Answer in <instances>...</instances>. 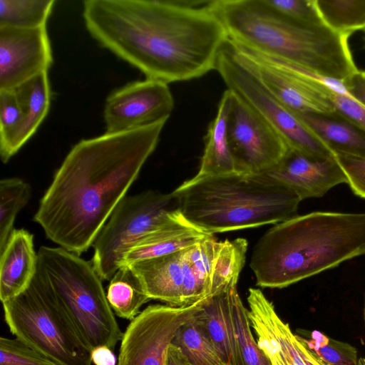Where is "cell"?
I'll return each mask as SVG.
<instances>
[{"label":"cell","instance_id":"6da1fadb","mask_svg":"<svg viewBox=\"0 0 365 365\" xmlns=\"http://www.w3.org/2000/svg\"><path fill=\"white\" fill-rule=\"evenodd\" d=\"M210 1L86 0L83 19L102 47L167 84L215 70L228 39Z\"/></svg>","mask_w":365,"mask_h":365},{"label":"cell","instance_id":"7a4b0ae2","mask_svg":"<svg viewBox=\"0 0 365 365\" xmlns=\"http://www.w3.org/2000/svg\"><path fill=\"white\" fill-rule=\"evenodd\" d=\"M165 121L77 143L56 172L34 220L47 238L80 255L93 245L155 150Z\"/></svg>","mask_w":365,"mask_h":365},{"label":"cell","instance_id":"3957f363","mask_svg":"<svg viewBox=\"0 0 365 365\" xmlns=\"http://www.w3.org/2000/svg\"><path fill=\"white\" fill-rule=\"evenodd\" d=\"M365 255V213L317 211L273 225L250 266L261 287L284 288Z\"/></svg>","mask_w":365,"mask_h":365},{"label":"cell","instance_id":"277c9868","mask_svg":"<svg viewBox=\"0 0 365 365\" xmlns=\"http://www.w3.org/2000/svg\"><path fill=\"white\" fill-rule=\"evenodd\" d=\"M209 7L228 39L251 51L287 61L319 76L344 81L358 71L348 39L325 25L289 19L264 0H214Z\"/></svg>","mask_w":365,"mask_h":365},{"label":"cell","instance_id":"5b68a950","mask_svg":"<svg viewBox=\"0 0 365 365\" xmlns=\"http://www.w3.org/2000/svg\"><path fill=\"white\" fill-rule=\"evenodd\" d=\"M184 217L208 235L275 225L297 215L302 200L261 175L196 177L172 192Z\"/></svg>","mask_w":365,"mask_h":365},{"label":"cell","instance_id":"8992f818","mask_svg":"<svg viewBox=\"0 0 365 365\" xmlns=\"http://www.w3.org/2000/svg\"><path fill=\"white\" fill-rule=\"evenodd\" d=\"M37 269L46 279L86 344L113 350L121 331L92 262L62 247L42 246Z\"/></svg>","mask_w":365,"mask_h":365},{"label":"cell","instance_id":"52a82bcc","mask_svg":"<svg viewBox=\"0 0 365 365\" xmlns=\"http://www.w3.org/2000/svg\"><path fill=\"white\" fill-rule=\"evenodd\" d=\"M2 304L16 338L62 365H91V350L37 269L29 286Z\"/></svg>","mask_w":365,"mask_h":365},{"label":"cell","instance_id":"ba28073f","mask_svg":"<svg viewBox=\"0 0 365 365\" xmlns=\"http://www.w3.org/2000/svg\"><path fill=\"white\" fill-rule=\"evenodd\" d=\"M171 193L146 190L125 196L96 237L92 264L102 280H110L123 254L136 240L170 220L178 211Z\"/></svg>","mask_w":365,"mask_h":365},{"label":"cell","instance_id":"9c48e42d","mask_svg":"<svg viewBox=\"0 0 365 365\" xmlns=\"http://www.w3.org/2000/svg\"><path fill=\"white\" fill-rule=\"evenodd\" d=\"M215 70L227 89L236 93L263 116L291 149L317 159L334 155L264 86L240 58L229 39L220 51Z\"/></svg>","mask_w":365,"mask_h":365},{"label":"cell","instance_id":"30bf717a","mask_svg":"<svg viewBox=\"0 0 365 365\" xmlns=\"http://www.w3.org/2000/svg\"><path fill=\"white\" fill-rule=\"evenodd\" d=\"M227 130L237 173L259 175L277 165L290 150L277 130L232 91Z\"/></svg>","mask_w":365,"mask_h":365},{"label":"cell","instance_id":"8fae6325","mask_svg":"<svg viewBox=\"0 0 365 365\" xmlns=\"http://www.w3.org/2000/svg\"><path fill=\"white\" fill-rule=\"evenodd\" d=\"M240 58L264 86L293 113L335 112L330 89L321 76L287 61L240 47L230 41Z\"/></svg>","mask_w":365,"mask_h":365},{"label":"cell","instance_id":"7c38bea8","mask_svg":"<svg viewBox=\"0 0 365 365\" xmlns=\"http://www.w3.org/2000/svg\"><path fill=\"white\" fill-rule=\"evenodd\" d=\"M204 299L187 306L146 307L123 333L117 365H165L176 331L195 316Z\"/></svg>","mask_w":365,"mask_h":365},{"label":"cell","instance_id":"4fadbf2b","mask_svg":"<svg viewBox=\"0 0 365 365\" xmlns=\"http://www.w3.org/2000/svg\"><path fill=\"white\" fill-rule=\"evenodd\" d=\"M168 85L146 78L129 83L110 93L103 110L105 133H122L166 122L174 107Z\"/></svg>","mask_w":365,"mask_h":365},{"label":"cell","instance_id":"5bb4252c","mask_svg":"<svg viewBox=\"0 0 365 365\" xmlns=\"http://www.w3.org/2000/svg\"><path fill=\"white\" fill-rule=\"evenodd\" d=\"M52 63L46 26H0V90H15L48 72Z\"/></svg>","mask_w":365,"mask_h":365},{"label":"cell","instance_id":"9a60e30c","mask_svg":"<svg viewBox=\"0 0 365 365\" xmlns=\"http://www.w3.org/2000/svg\"><path fill=\"white\" fill-rule=\"evenodd\" d=\"M259 175L290 189L302 200L321 197L332 187L346 183L335 155L317 159L291 148L277 165Z\"/></svg>","mask_w":365,"mask_h":365},{"label":"cell","instance_id":"2e32d148","mask_svg":"<svg viewBox=\"0 0 365 365\" xmlns=\"http://www.w3.org/2000/svg\"><path fill=\"white\" fill-rule=\"evenodd\" d=\"M207 235L188 222L179 209L170 220L130 245L123 254L120 267L182 250Z\"/></svg>","mask_w":365,"mask_h":365},{"label":"cell","instance_id":"e0dca14e","mask_svg":"<svg viewBox=\"0 0 365 365\" xmlns=\"http://www.w3.org/2000/svg\"><path fill=\"white\" fill-rule=\"evenodd\" d=\"M22 109V119L18 127L0 140V155L6 163L34 135L48 114L51 88L48 72L43 73L15 90Z\"/></svg>","mask_w":365,"mask_h":365},{"label":"cell","instance_id":"ac0fdd59","mask_svg":"<svg viewBox=\"0 0 365 365\" xmlns=\"http://www.w3.org/2000/svg\"><path fill=\"white\" fill-rule=\"evenodd\" d=\"M185 249L166 255L141 260L129 266L150 299L173 307L183 306L182 286Z\"/></svg>","mask_w":365,"mask_h":365},{"label":"cell","instance_id":"d6986e66","mask_svg":"<svg viewBox=\"0 0 365 365\" xmlns=\"http://www.w3.org/2000/svg\"><path fill=\"white\" fill-rule=\"evenodd\" d=\"M236 288L232 287L205 298L196 313L226 365H244L232 318V294Z\"/></svg>","mask_w":365,"mask_h":365},{"label":"cell","instance_id":"ffe728a7","mask_svg":"<svg viewBox=\"0 0 365 365\" xmlns=\"http://www.w3.org/2000/svg\"><path fill=\"white\" fill-rule=\"evenodd\" d=\"M0 299L4 302L23 292L37 269L34 236L24 229L14 230L0 253Z\"/></svg>","mask_w":365,"mask_h":365},{"label":"cell","instance_id":"44dd1931","mask_svg":"<svg viewBox=\"0 0 365 365\" xmlns=\"http://www.w3.org/2000/svg\"><path fill=\"white\" fill-rule=\"evenodd\" d=\"M293 113L334 155L365 158V130L338 112Z\"/></svg>","mask_w":365,"mask_h":365},{"label":"cell","instance_id":"7402d4cb","mask_svg":"<svg viewBox=\"0 0 365 365\" xmlns=\"http://www.w3.org/2000/svg\"><path fill=\"white\" fill-rule=\"evenodd\" d=\"M231 91L225 90L218 104L216 116L210 123L205 138V149L196 177L236 173L228 138V116Z\"/></svg>","mask_w":365,"mask_h":365},{"label":"cell","instance_id":"603a6c76","mask_svg":"<svg viewBox=\"0 0 365 365\" xmlns=\"http://www.w3.org/2000/svg\"><path fill=\"white\" fill-rule=\"evenodd\" d=\"M106 298L118 317L130 321L139 314L140 307L150 300L129 266L120 267L110 279Z\"/></svg>","mask_w":365,"mask_h":365},{"label":"cell","instance_id":"cb8c5ba5","mask_svg":"<svg viewBox=\"0 0 365 365\" xmlns=\"http://www.w3.org/2000/svg\"><path fill=\"white\" fill-rule=\"evenodd\" d=\"M247 241L244 238L218 241L211 276L210 295L237 287L245 264Z\"/></svg>","mask_w":365,"mask_h":365},{"label":"cell","instance_id":"d4e9b609","mask_svg":"<svg viewBox=\"0 0 365 365\" xmlns=\"http://www.w3.org/2000/svg\"><path fill=\"white\" fill-rule=\"evenodd\" d=\"M171 344L182 351L192 365H226L196 314L178 328Z\"/></svg>","mask_w":365,"mask_h":365},{"label":"cell","instance_id":"484cf974","mask_svg":"<svg viewBox=\"0 0 365 365\" xmlns=\"http://www.w3.org/2000/svg\"><path fill=\"white\" fill-rule=\"evenodd\" d=\"M323 24L333 31L350 36L365 30V0H314Z\"/></svg>","mask_w":365,"mask_h":365},{"label":"cell","instance_id":"4316f807","mask_svg":"<svg viewBox=\"0 0 365 365\" xmlns=\"http://www.w3.org/2000/svg\"><path fill=\"white\" fill-rule=\"evenodd\" d=\"M55 3L54 0H0V26H46Z\"/></svg>","mask_w":365,"mask_h":365},{"label":"cell","instance_id":"83f0119b","mask_svg":"<svg viewBox=\"0 0 365 365\" xmlns=\"http://www.w3.org/2000/svg\"><path fill=\"white\" fill-rule=\"evenodd\" d=\"M31 187L17 178L0 181V253L4 250L14 231L13 226L19 212L28 203Z\"/></svg>","mask_w":365,"mask_h":365},{"label":"cell","instance_id":"f1b7e54d","mask_svg":"<svg viewBox=\"0 0 365 365\" xmlns=\"http://www.w3.org/2000/svg\"><path fill=\"white\" fill-rule=\"evenodd\" d=\"M308 334L307 338L297 337L325 365H358L357 350L351 344L329 338L318 331Z\"/></svg>","mask_w":365,"mask_h":365},{"label":"cell","instance_id":"f546056e","mask_svg":"<svg viewBox=\"0 0 365 365\" xmlns=\"http://www.w3.org/2000/svg\"><path fill=\"white\" fill-rule=\"evenodd\" d=\"M232 309L235 333L244 365H272L252 335L248 310L243 304L237 288L232 294Z\"/></svg>","mask_w":365,"mask_h":365},{"label":"cell","instance_id":"4dcf8cb0","mask_svg":"<svg viewBox=\"0 0 365 365\" xmlns=\"http://www.w3.org/2000/svg\"><path fill=\"white\" fill-rule=\"evenodd\" d=\"M0 365H62L18 338H0Z\"/></svg>","mask_w":365,"mask_h":365},{"label":"cell","instance_id":"1f68e13d","mask_svg":"<svg viewBox=\"0 0 365 365\" xmlns=\"http://www.w3.org/2000/svg\"><path fill=\"white\" fill-rule=\"evenodd\" d=\"M264 1L274 11L293 21L312 26L324 24L315 8L314 0Z\"/></svg>","mask_w":365,"mask_h":365},{"label":"cell","instance_id":"d6a6232c","mask_svg":"<svg viewBox=\"0 0 365 365\" xmlns=\"http://www.w3.org/2000/svg\"><path fill=\"white\" fill-rule=\"evenodd\" d=\"M22 116V109L15 91L0 90V140L18 127Z\"/></svg>","mask_w":365,"mask_h":365},{"label":"cell","instance_id":"836d02e7","mask_svg":"<svg viewBox=\"0 0 365 365\" xmlns=\"http://www.w3.org/2000/svg\"><path fill=\"white\" fill-rule=\"evenodd\" d=\"M346 177V183L357 196L365 199V158L334 155Z\"/></svg>","mask_w":365,"mask_h":365},{"label":"cell","instance_id":"e575fe53","mask_svg":"<svg viewBox=\"0 0 365 365\" xmlns=\"http://www.w3.org/2000/svg\"><path fill=\"white\" fill-rule=\"evenodd\" d=\"M335 110L365 130V106L354 99L330 91Z\"/></svg>","mask_w":365,"mask_h":365},{"label":"cell","instance_id":"d590c367","mask_svg":"<svg viewBox=\"0 0 365 365\" xmlns=\"http://www.w3.org/2000/svg\"><path fill=\"white\" fill-rule=\"evenodd\" d=\"M349 98L365 106V71H358L344 80Z\"/></svg>","mask_w":365,"mask_h":365},{"label":"cell","instance_id":"8d00e7d4","mask_svg":"<svg viewBox=\"0 0 365 365\" xmlns=\"http://www.w3.org/2000/svg\"><path fill=\"white\" fill-rule=\"evenodd\" d=\"M91 360L95 365H117L116 357L111 349L100 346L91 350Z\"/></svg>","mask_w":365,"mask_h":365},{"label":"cell","instance_id":"74e56055","mask_svg":"<svg viewBox=\"0 0 365 365\" xmlns=\"http://www.w3.org/2000/svg\"><path fill=\"white\" fill-rule=\"evenodd\" d=\"M165 365L192 364L178 346L170 344L167 352Z\"/></svg>","mask_w":365,"mask_h":365},{"label":"cell","instance_id":"f35d334b","mask_svg":"<svg viewBox=\"0 0 365 365\" xmlns=\"http://www.w3.org/2000/svg\"><path fill=\"white\" fill-rule=\"evenodd\" d=\"M299 351L307 365H325L313 355L301 341L299 343ZM358 365H365V359L360 358Z\"/></svg>","mask_w":365,"mask_h":365},{"label":"cell","instance_id":"ab89813d","mask_svg":"<svg viewBox=\"0 0 365 365\" xmlns=\"http://www.w3.org/2000/svg\"><path fill=\"white\" fill-rule=\"evenodd\" d=\"M364 322H365V302H364Z\"/></svg>","mask_w":365,"mask_h":365},{"label":"cell","instance_id":"60d3db41","mask_svg":"<svg viewBox=\"0 0 365 365\" xmlns=\"http://www.w3.org/2000/svg\"><path fill=\"white\" fill-rule=\"evenodd\" d=\"M364 31L365 32V30Z\"/></svg>","mask_w":365,"mask_h":365}]
</instances>
